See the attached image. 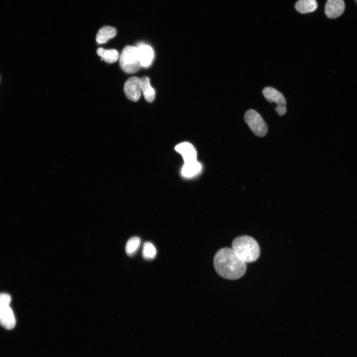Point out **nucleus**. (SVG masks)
<instances>
[{"label":"nucleus","mask_w":357,"mask_h":357,"mask_svg":"<svg viewBox=\"0 0 357 357\" xmlns=\"http://www.w3.org/2000/svg\"><path fill=\"white\" fill-rule=\"evenodd\" d=\"M119 65L126 73H134L141 67L136 47L126 46L119 57Z\"/></svg>","instance_id":"nucleus-3"},{"label":"nucleus","mask_w":357,"mask_h":357,"mask_svg":"<svg viewBox=\"0 0 357 357\" xmlns=\"http://www.w3.org/2000/svg\"><path fill=\"white\" fill-rule=\"evenodd\" d=\"M123 90L129 100L133 102L137 101L141 94L140 78L135 76L129 77L124 83Z\"/></svg>","instance_id":"nucleus-6"},{"label":"nucleus","mask_w":357,"mask_h":357,"mask_svg":"<svg viewBox=\"0 0 357 357\" xmlns=\"http://www.w3.org/2000/svg\"><path fill=\"white\" fill-rule=\"evenodd\" d=\"M139 59L142 67H148L152 63L155 57L154 51L149 45L143 43H139L136 46Z\"/></svg>","instance_id":"nucleus-7"},{"label":"nucleus","mask_w":357,"mask_h":357,"mask_svg":"<svg viewBox=\"0 0 357 357\" xmlns=\"http://www.w3.org/2000/svg\"><path fill=\"white\" fill-rule=\"evenodd\" d=\"M157 254V250L153 245L150 242H146L143 244L142 255L144 258L147 260L154 259Z\"/></svg>","instance_id":"nucleus-17"},{"label":"nucleus","mask_w":357,"mask_h":357,"mask_svg":"<svg viewBox=\"0 0 357 357\" xmlns=\"http://www.w3.org/2000/svg\"><path fill=\"white\" fill-rule=\"evenodd\" d=\"M15 318L9 306L0 308V324L7 329H11L15 325Z\"/></svg>","instance_id":"nucleus-10"},{"label":"nucleus","mask_w":357,"mask_h":357,"mask_svg":"<svg viewBox=\"0 0 357 357\" xmlns=\"http://www.w3.org/2000/svg\"><path fill=\"white\" fill-rule=\"evenodd\" d=\"M202 170V165L197 161L184 163L181 169V174L185 178H192L198 175Z\"/></svg>","instance_id":"nucleus-11"},{"label":"nucleus","mask_w":357,"mask_h":357,"mask_svg":"<svg viewBox=\"0 0 357 357\" xmlns=\"http://www.w3.org/2000/svg\"><path fill=\"white\" fill-rule=\"evenodd\" d=\"M117 34V30L115 28L109 26L102 27L98 31L96 41L98 44L107 43L109 39L113 38Z\"/></svg>","instance_id":"nucleus-12"},{"label":"nucleus","mask_w":357,"mask_h":357,"mask_svg":"<svg viewBox=\"0 0 357 357\" xmlns=\"http://www.w3.org/2000/svg\"><path fill=\"white\" fill-rule=\"evenodd\" d=\"M262 93L267 101L276 104L275 109L279 116H283L286 114L287 102L281 92L273 87H266L263 89Z\"/></svg>","instance_id":"nucleus-5"},{"label":"nucleus","mask_w":357,"mask_h":357,"mask_svg":"<svg viewBox=\"0 0 357 357\" xmlns=\"http://www.w3.org/2000/svg\"><path fill=\"white\" fill-rule=\"evenodd\" d=\"M97 53L102 58V60L109 63L115 62L119 58V53L115 49L106 50L99 48L97 50Z\"/></svg>","instance_id":"nucleus-15"},{"label":"nucleus","mask_w":357,"mask_h":357,"mask_svg":"<svg viewBox=\"0 0 357 357\" xmlns=\"http://www.w3.org/2000/svg\"><path fill=\"white\" fill-rule=\"evenodd\" d=\"M244 120L249 128L256 136H264L268 131L267 125L261 116L256 111L249 109L246 111Z\"/></svg>","instance_id":"nucleus-4"},{"label":"nucleus","mask_w":357,"mask_h":357,"mask_svg":"<svg viewBox=\"0 0 357 357\" xmlns=\"http://www.w3.org/2000/svg\"><path fill=\"white\" fill-rule=\"evenodd\" d=\"M295 8L299 13H309L317 9V3L315 0H298L295 4Z\"/></svg>","instance_id":"nucleus-14"},{"label":"nucleus","mask_w":357,"mask_h":357,"mask_svg":"<svg viewBox=\"0 0 357 357\" xmlns=\"http://www.w3.org/2000/svg\"><path fill=\"white\" fill-rule=\"evenodd\" d=\"M140 88L146 100L148 102L153 101L155 96V91L150 85V79L147 76H143L140 78Z\"/></svg>","instance_id":"nucleus-13"},{"label":"nucleus","mask_w":357,"mask_h":357,"mask_svg":"<svg viewBox=\"0 0 357 357\" xmlns=\"http://www.w3.org/2000/svg\"><path fill=\"white\" fill-rule=\"evenodd\" d=\"M232 248L236 255L245 263L256 261L260 255V248L257 242L248 236L236 238L232 242Z\"/></svg>","instance_id":"nucleus-2"},{"label":"nucleus","mask_w":357,"mask_h":357,"mask_svg":"<svg viewBox=\"0 0 357 357\" xmlns=\"http://www.w3.org/2000/svg\"><path fill=\"white\" fill-rule=\"evenodd\" d=\"M214 265L220 276L229 280L241 278L246 269V263L236 255L232 248L228 247L218 251L214 258Z\"/></svg>","instance_id":"nucleus-1"},{"label":"nucleus","mask_w":357,"mask_h":357,"mask_svg":"<svg viewBox=\"0 0 357 357\" xmlns=\"http://www.w3.org/2000/svg\"><path fill=\"white\" fill-rule=\"evenodd\" d=\"M141 243V240L137 237L129 239L125 246V251L129 256L133 255L137 251Z\"/></svg>","instance_id":"nucleus-16"},{"label":"nucleus","mask_w":357,"mask_h":357,"mask_svg":"<svg viewBox=\"0 0 357 357\" xmlns=\"http://www.w3.org/2000/svg\"><path fill=\"white\" fill-rule=\"evenodd\" d=\"M345 8L343 0H327L325 7V14L330 18H335L343 13Z\"/></svg>","instance_id":"nucleus-9"},{"label":"nucleus","mask_w":357,"mask_h":357,"mask_svg":"<svg viewBox=\"0 0 357 357\" xmlns=\"http://www.w3.org/2000/svg\"><path fill=\"white\" fill-rule=\"evenodd\" d=\"M176 151L181 155L184 163L197 161V151L190 143L183 142L175 147Z\"/></svg>","instance_id":"nucleus-8"}]
</instances>
